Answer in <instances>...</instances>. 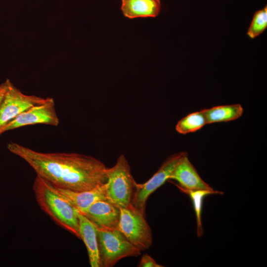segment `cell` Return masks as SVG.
I'll list each match as a JSON object with an SVG mask.
<instances>
[{
	"label": "cell",
	"mask_w": 267,
	"mask_h": 267,
	"mask_svg": "<svg viewBox=\"0 0 267 267\" xmlns=\"http://www.w3.org/2000/svg\"><path fill=\"white\" fill-rule=\"evenodd\" d=\"M7 148L54 186L74 191L91 189L107 180L106 166L98 159L76 153H44L14 142Z\"/></svg>",
	"instance_id": "1"
},
{
	"label": "cell",
	"mask_w": 267,
	"mask_h": 267,
	"mask_svg": "<svg viewBox=\"0 0 267 267\" xmlns=\"http://www.w3.org/2000/svg\"><path fill=\"white\" fill-rule=\"evenodd\" d=\"M33 189L40 208L58 226L80 239L77 210L50 183L37 175Z\"/></svg>",
	"instance_id": "2"
},
{
	"label": "cell",
	"mask_w": 267,
	"mask_h": 267,
	"mask_svg": "<svg viewBox=\"0 0 267 267\" xmlns=\"http://www.w3.org/2000/svg\"><path fill=\"white\" fill-rule=\"evenodd\" d=\"M107 175L105 187L108 200L120 208L131 207L136 181L124 155L118 158L112 167L107 169Z\"/></svg>",
	"instance_id": "3"
},
{
	"label": "cell",
	"mask_w": 267,
	"mask_h": 267,
	"mask_svg": "<svg viewBox=\"0 0 267 267\" xmlns=\"http://www.w3.org/2000/svg\"><path fill=\"white\" fill-rule=\"evenodd\" d=\"M96 230L101 267H112L123 258L140 255L118 228Z\"/></svg>",
	"instance_id": "4"
},
{
	"label": "cell",
	"mask_w": 267,
	"mask_h": 267,
	"mask_svg": "<svg viewBox=\"0 0 267 267\" xmlns=\"http://www.w3.org/2000/svg\"><path fill=\"white\" fill-rule=\"evenodd\" d=\"M145 217L132 205L120 208L118 229L141 252L149 248L153 242L152 231Z\"/></svg>",
	"instance_id": "5"
},
{
	"label": "cell",
	"mask_w": 267,
	"mask_h": 267,
	"mask_svg": "<svg viewBox=\"0 0 267 267\" xmlns=\"http://www.w3.org/2000/svg\"><path fill=\"white\" fill-rule=\"evenodd\" d=\"M185 153L181 152L171 155L147 181L143 183H135L131 201V204L134 208L145 215L148 197L169 179L177 164Z\"/></svg>",
	"instance_id": "6"
},
{
	"label": "cell",
	"mask_w": 267,
	"mask_h": 267,
	"mask_svg": "<svg viewBox=\"0 0 267 267\" xmlns=\"http://www.w3.org/2000/svg\"><path fill=\"white\" fill-rule=\"evenodd\" d=\"M6 80L7 89L0 108V134L1 129L18 115L33 106L45 102L47 99V97L25 94L8 79Z\"/></svg>",
	"instance_id": "7"
},
{
	"label": "cell",
	"mask_w": 267,
	"mask_h": 267,
	"mask_svg": "<svg viewBox=\"0 0 267 267\" xmlns=\"http://www.w3.org/2000/svg\"><path fill=\"white\" fill-rule=\"evenodd\" d=\"M59 123L54 99L47 97L45 102L33 106L18 115L3 127L0 133L38 124L57 126Z\"/></svg>",
	"instance_id": "8"
},
{
	"label": "cell",
	"mask_w": 267,
	"mask_h": 267,
	"mask_svg": "<svg viewBox=\"0 0 267 267\" xmlns=\"http://www.w3.org/2000/svg\"><path fill=\"white\" fill-rule=\"evenodd\" d=\"M82 213L97 229L118 228L120 208L108 200H100L95 202Z\"/></svg>",
	"instance_id": "9"
},
{
	"label": "cell",
	"mask_w": 267,
	"mask_h": 267,
	"mask_svg": "<svg viewBox=\"0 0 267 267\" xmlns=\"http://www.w3.org/2000/svg\"><path fill=\"white\" fill-rule=\"evenodd\" d=\"M169 179L176 180V186L188 190H213L200 177L185 152L177 164Z\"/></svg>",
	"instance_id": "10"
},
{
	"label": "cell",
	"mask_w": 267,
	"mask_h": 267,
	"mask_svg": "<svg viewBox=\"0 0 267 267\" xmlns=\"http://www.w3.org/2000/svg\"><path fill=\"white\" fill-rule=\"evenodd\" d=\"M105 183L88 190L74 191L54 186L58 193L80 212H84L92 204L100 200H108Z\"/></svg>",
	"instance_id": "11"
},
{
	"label": "cell",
	"mask_w": 267,
	"mask_h": 267,
	"mask_svg": "<svg viewBox=\"0 0 267 267\" xmlns=\"http://www.w3.org/2000/svg\"><path fill=\"white\" fill-rule=\"evenodd\" d=\"M77 215L80 239L86 246L89 265L91 267H101L96 228L84 215L78 210Z\"/></svg>",
	"instance_id": "12"
},
{
	"label": "cell",
	"mask_w": 267,
	"mask_h": 267,
	"mask_svg": "<svg viewBox=\"0 0 267 267\" xmlns=\"http://www.w3.org/2000/svg\"><path fill=\"white\" fill-rule=\"evenodd\" d=\"M120 8L130 19L155 18L160 13L161 3L160 0H121Z\"/></svg>",
	"instance_id": "13"
},
{
	"label": "cell",
	"mask_w": 267,
	"mask_h": 267,
	"mask_svg": "<svg viewBox=\"0 0 267 267\" xmlns=\"http://www.w3.org/2000/svg\"><path fill=\"white\" fill-rule=\"evenodd\" d=\"M203 111L208 124L238 119L242 115L243 108L240 104H235L214 106Z\"/></svg>",
	"instance_id": "14"
},
{
	"label": "cell",
	"mask_w": 267,
	"mask_h": 267,
	"mask_svg": "<svg viewBox=\"0 0 267 267\" xmlns=\"http://www.w3.org/2000/svg\"><path fill=\"white\" fill-rule=\"evenodd\" d=\"M176 186L181 192L188 195L192 201L196 219L197 235L198 237H201L203 234L201 215L204 199L209 195L222 194L223 193L215 190H188Z\"/></svg>",
	"instance_id": "15"
},
{
	"label": "cell",
	"mask_w": 267,
	"mask_h": 267,
	"mask_svg": "<svg viewBox=\"0 0 267 267\" xmlns=\"http://www.w3.org/2000/svg\"><path fill=\"white\" fill-rule=\"evenodd\" d=\"M206 124V118L202 109L189 113L179 120L176 126V130L180 134H186L199 130Z\"/></svg>",
	"instance_id": "16"
},
{
	"label": "cell",
	"mask_w": 267,
	"mask_h": 267,
	"mask_svg": "<svg viewBox=\"0 0 267 267\" xmlns=\"http://www.w3.org/2000/svg\"><path fill=\"white\" fill-rule=\"evenodd\" d=\"M267 27V6L256 11L253 16L247 35L252 39L261 34Z\"/></svg>",
	"instance_id": "17"
},
{
	"label": "cell",
	"mask_w": 267,
	"mask_h": 267,
	"mask_svg": "<svg viewBox=\"0 0 267 267\" xmlns=\"http://www.w3.org/2000/svg\"><path fill=\"white\" fill-rule=\"evenodd\" d=\"M138 267H162L163 266L158 264L150 255L145 254L141 257Z\"/></svg>",
	"instance_id": "18"
},
{
	"label": "cell",
	"mask_w": 267,
	"mask_h": 267,
	"mask_svg": "<svg viewBox=\"0 0 267 267\" xmlns=\"http://www.w3.org/2000/svg\"><path fill=\"white\" fill-rule=\"evenodd\" d=\"M7 86V80L0 85V108L6 91Z\"/></svg>",
	"instance_id": "19"
},
{
	"label": "cell",
	"mask_w": 267,
	"mask_h": 267,
	"mask_svg": "<svg viewBox=\"0 0 267 267\" xmlns=\"http://www.w3.org/2000/svg\"><path fill=\"white\" fill-rule=\"evenodd\" d=\"M1 134L0 133V135Z\"/></svg>",
	"instance_id": "20"
}]
</instances>
